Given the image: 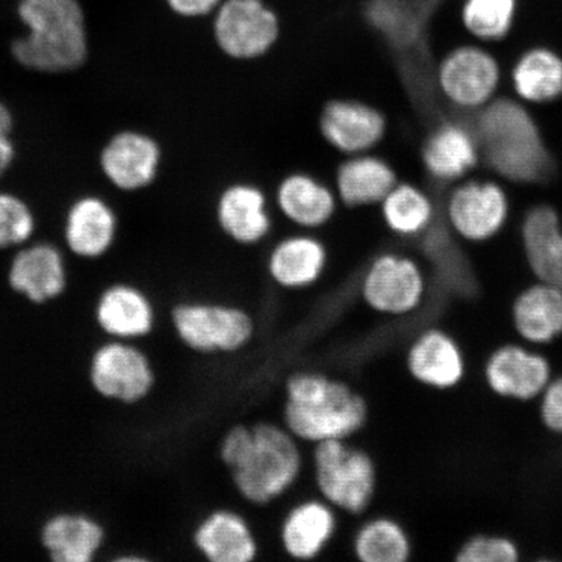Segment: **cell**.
<instances>
[{
    "label": "cell",
    "instance_id": "1",
    "mask_svg": "<svg viewBox=\"0 0 562 562\" xmlns=\"http://www.w3.org/2000/svg\"><path fill=\"white\" fill-rule=\"evenodd\" d=\"M302 442L277 422L231 426L217 453L232 487L252 507L265 508L296 487L305 470Z\"/></svg>",
    "mask_w": 562,
    "mask_h": 562
},
{
    "label": "cell",
    "instance_id": "2",
    "mask_svg": "<svg viewBox=\"0 0 562 562\" xmlns=\"http://www.w3.org/2000/svg\"><path fill=\"white\" fill-rule=\"evenodd\" d=\"M281 425L304 445L353 439L369 419L361 392L342 379L319 371H297L286 378Z\"/></svg>",
    "mask_w": 562,
    "mask_h": 562
},
{
    "label": "cell",
    "instance_id": "3",
    "mask_svg": "<svg viewBox=\"0 0 562 562\" xmlns=\"http://www.w3.org/2000/svg\"><path fill=\"white\" fill-rule=\"evenodd\" d=\"M24 37L13 41V58L42 74L80 68L88 58L86 15L77 0H21Z\"/></svg>",
    "mask_w": 562,
    "mask_h": 562
},
{
    "label": "cell",
    "instance_id": "4",
    "mask_svg": "<svg viewBox=\"0 0 562 562\" xmlns=\"http://www.w3.org/2000/svg\"><path fill=\"white\" fill-rule=\"evenodd\" d=\"M475 138L487 165L503 178L537 184L552 175V157L524 105L502 98L476 119Z\"/></svg>",
    "mask_w": 562,
    "mask_h": 562
},
{
    "label": "cell",
    "instance_id": "5",
    "mask_svg": "<svg viewBox=\"0 0 562 562\" xmlns=\"http://www.w3.org/2000/svg\"><path fill=\"white\" fill-rule=\"evenodd\" d=\"M312 480L323 501L349 517H361L374 502L378 469L374 459L351 439L312 446Z\"/></svg>",
    "mask_w": 562,
    "mask_h": 562
},
{
    "label": "cell",
    "instance_id": "6",
    "mask_svg": "<svg viewBox=\"0 0 562 562\" xmlns=\"http://www.w3.org/2000/svg\"><path fill=\"white\" fill-rule=\"evenodd\" d=\"M170 321L179 341L203 356L238 353L257 331L252 315L232 302L181 301L172 307Z\"/></svg>",
    "mask_w": 562,
    "mask_h": 562
},
{
    "label": "cell",
    "instance_id": "7",
    "mask_svg": "<svg viewBox=\"0 0 562 562\" xmlns=\"http://www.w3.org/2000/svg\"><path fill=\"white\" fill-rule=\"evenodd\" d=\"M210 19L217 50L231 60L262 59L280 40L281 19L266 0H223Z\"/></svg>",
    "mask_w": 562,
    "mask_h": 562
},
{
    "label": "cell",
    "instance_id": "8",
    "mask_svg": "<svg viewBox=\"0 0 562 562\" xmlns=\"http://www.w3.org/2000/svg\"><path fill=\"white\" fill-rule=\"evenodd\" d=\"M88 376L98 395L125 405L143 402L157 384L149 356L122 341L103 344L94 351Z\"/></svg>",
    "mask_w": 562,
    "mask_h": 562
},
{
    "label": "cell",
    "instance_id": "9",
    "mask_svg": "<svg viewBox=\"0 0 562 562\" xmlns=\"http://www.w3.org/2000/svg\"><path fill=\"white\" fill-rule=\"evenodd\" d=\"M361 297L372 312L406 315L417 311L426 293V279L419 265L402 252L385 251L364 270Z\"/></svg>",
    "mask_w": 562,
    "mask_h": 562
},
{
    "label": "cell",
    "instance_id": "10",
    "mask_svg": "<svg viewBox=\"0 0 562 562\" xmlns=\"http://www.w3.org/2000/svg\"><path fill=\"white\" fill-rule=\"evenodd\" d=\"M319 132L326 143L344 157L371 153L382 143L386 132L383 112L358 100L328 101L323 105Z\"/></svg>",
    "mask_w": 562,
    "mask_h": 562
},
{
    "label": "cell",
    "instance_id": "11",
    "mask_svg": "<svg viewBox=\"0 0 562 562\" xmlns=\"http://www.w3.org/2000/svg\"><path fill=\"white\" fill-rule=\"evenodd\" d=\"M501 69L494 56L482 47L461 46L441 60L438 86L449 101L463 109L486 104L494 95Z\"/></svg>",
    "mask_w": 562,
    "mask_h": 562
},
{
    "label": "cell",
    "instance_id": "12",
    "mask_svg": "<svg viewBox=\"0 0 562 562\" xmlns=\"http://www.w3.org/2000/svg\"><path fill=\"white\" fill-rule=\"evenodd\" d=\"M331 504L318 496L302 497L293 503L279 526V544L286 558L313 561L334 543L339 516Z\"/></svg>",
    "mask_w": 562,
    "mask_h": 562
},
{
    "label": "cell",
    "instance_id": "13",
    "mask_svg": "<svg viewBox=\"0 0 562 562\" xmlns=\"http://www.w3.org/2000/svg\"><path fill=\"white\" fill-rule=\"evenodd\" d=\"M509 203L503 189L490 181H470L448 200V221L469 241H486L508 220Z\"/></svg>",
    "mask_w": 562,
    "mask_h": 562
},
{
    "label": "cell",
    "instance_id": "14",
    "mask_svg": "<svg viewBox=\"0 0 562 562\" xmlns=\"http://www.w3.org/2000/svg\"><path fill=\"white\" fill-rule=\"evenodd\" d=\"M192 544L210 562H251L261 554V543L248 518L231 508L207 512L194 526Z\"/></svg>",
    "mask_w": 562,
    "mask_h": 562
},
{
    "label": "cell",
    "instance_id": "15",
    "mask_svg": "<svg viewBox=\"0 0 562 562\" xmlns=\"http://www.w3.org/2000/svg\"><path fill=\"white\" fill-rule=\"evenodd\" d=\"M158 140L144 132L116 133L103 147L101 167L112 186L136 192L156 181L161 165Z\"/></svg>",
    "mask_w": 562,
    "mask_h": 562
},
{
    "label": "cell",
    "instance_id": "16",
    "mask_svg": "<svg viewBox=\"0 0 562 562\" xmlns=\"http://www.w3.org/2000/svg\"><path fill=\"white\" fill-rule=\"evenodd\" d=\"M217 226L231 241L255 246L269 237L272 217L262 188L238 181L223 189L215 205Z\"/></svg>",
    "mask_w": 562,
    "mask_h": 562
},
{
    "label": "cell",
    "instance_id": "17",
    "mask_svg": "<svg viewBox=\"0 0 562 562\" xmlns=\"http://www.w3.org/2000/svg\"><path fill=\"white\" fill-rule=\"evenodd\" d=\"M327 265V246L306 231L273 244L267 255L266 271L280 290L297 292L318 283Z\"/></svg>",
    "mask_w": 562,
    "mask_h": 562
},
{
    "label": "cell",
    "instance_id": "18",
    "mask_svg": "<svg viewBox=\"0 0 562 562\" xmlns=\"http://www.w3.org/2000/svg\"><path fill=\"white\" fill-rule=\"evenodd\" d=\"M279 213L294 227L315 231L334 220L339 205L335 189L307 172H291L279 181L276 191Z\"/></svg>",
    "mask_w": 562,
    "mask_h": 562
},
{
    "label": "cell",
    "instance_id": "19",
    "mask_svg": "<svg viewBox=\"0 0 562 562\" xmlns=\"http://www.w3.org/2000/svg\"><path fill=\"white\" fill-rule=\"evenodd\" d=\"M9 283L13 291L42 305L61 296L67 286L65 258L56 246L34 244L12 259Z\"/></svg>",
    "mask_w": 562,
    "mask_h": 562
},
{
    "label": "cell",
    "instance_id": "20",
    "mask_svg": "<svg viewBox=\"0 0 562 562\" xmlns=\"http://www.w3.org/2000/svg\"><path fill=\"white\" fill-rule=\"evenodd\" d=\"M40 542L54 562H90L102 550L105 530L81 512L55 513L42 524Z\"/></svg>",
    "mask_w": 562,
    "mask_h": 562
},
{
    "label": "cell",
    "instance_id": "21",
    "mask_svg": "<svg viewBox=\"0 0 562 562\" xmlns=\"http://www.w3.org/2000/svg\"><path fill=\"white\" fill-rule=\"evenodd\" d=\"M95 321L104 334L122 340H137L156 328V307L147 294L131 284L105 290L95 306Z\"/></svg>",
    "mask_w": 562,
    "mask_h": 562
},
{
    "label": "cell",
    "instance_id": "22",
    "mask_svg": "<svg viewBox=\"0 0 562 562\" xmlns=\"http://www.w3.org/2000/svg\"><path fill=\"white\" fill-rule=\"evenodd\" d=\"M486 378L498 395L530 400L550 383L551 369L544 357L521 347L507 346L490 357Z\"/></svg>",
    "mask_w": 562,
    "mask_h": 562
},
{
    "label": "cell",
    "instance_id": "23",
    "mask_svg": "<svg viewBox=\"0 0 562 562\" xmlns=\"http://www.w3.org/2000/svg\"><path fill=\"white\" fill-rule=\"evenodd\" d=\"M397 175L385 159L371 153L346 157L335 172V193L351 209L379 205L393 187Z\"/></svg>",
    "mask_w": 562,
    "mask_h": 562
},
{
    "label": "cell",
    "instance_id": "24",
    "mask_svg": "<svg viewBox=\"0 0 562 562\" xmlns=\"http://www.w3.org/2000/svg\"><path fill=\"white\" fill-rule=\"evenodd\" d=\"M407 370L422 384L451 389L463 375V358L452 337L440 329H427L407 350Z\"/></svg>",
    "mask_w": 562,
    "mask_h": 562
},
{
    "label": "cell",
    "instance_id": "25",
    "mask_svg": "<svg viewBox=\"0 0 562 562\" xmlns=\"http://www.w3.org/2000/svg\"><path fill=\"white\" fill-rule=\"evenodd\" d=\"M522 241L532 272L543 283L562 290V227L557 210L547 205L531 209L522 224Z\"/></svg>",
    "mask_w": 562,
    "mask_h": 562
},
{
    "label": "cell",
    "instance_id": "26",
    "mask_svg": "<svg viewBox=\"0 0 562 562\" xmlns=\"http://www.w3.org/2000/svg\"><path fill=\"white\" fill-rule=\"evenodd\" d=\"M117 220L108 203L98 196H82L70 206L66 220V243L81 258H98L114 244Z\"/></svg>",
    "mask_w": 562,
    "mask_h": 562
},
{
    "label": "cell",
    "instance_id": "27",
    "mask_svg": "<svg viewBox=\"0 0 562 562\" xmlns=\"http://www.w3.org/2000/svg\"><path fill=\"white\" fill-rule=\"evenodd\" d=\"M480 146L475 135L456 123L441 124L428 136L422 160L434 179L451 181L462 178L476 165Z\"/></svg>",
    "mask_w": 562,
    "mask_h": 562
},
{
    "label": "cell",
    "instance_id": "28",
    "mask_svg": "<svg viewBox=\"0 0 562 562\" xmlns=\"http://www.w3.org/2000/svg\"><path fill=\"white\" fill-rule=\"evenodd\" d=\"M513 321L527 341L546 344L562 334V290L548 283L527 288L513 306Z\"/></svg>",
    "mask_w": 562,
    "mask_h": 562
},
{
    "label": "cell",
    "instance_id": "29",
    "mask_svg": "<svg viewBox=\"0 0 562 562\" xmlns=\"http://www.w3.org/2000/svg\"><path fill=\"white\" fill-rule=\"evenodd\" d=\"M513 83L527 102L550 103L562 95V58L547 47H532L513 69Z\"/></svg>",
    "mask_w": 562,
    "mask_h": 562
},
{
    "label": "cell",
    "instance_id": "30",
    "mask_svg": "<svg viewBox=\"0 0 562 562\" xmlns=\"http://www.w3.org/2000/svg\"><path fill=\"white\" fill-rule=\"evenodd\" d=\"M351 552L361 562H405L411 559V539L395 519L378 516L367 519L355 531Z\"/></svg>",
    "mask_w": 562,
    "mask_h": 562
},
{
    "label": "cell",
    "instance_id": "31",
    "mask_svg": "<svg viewBox=\"0 0 562 562\" xmlns=\"http://www.w3.org/2000/svg\"><path fill=\"white\" fill-rule=\"evenodd\" d=\"M379 206L385 227L396 236L416 237L431 226V200L422 189L409 182H397Z\"/></svg>",
    "mask_w": 562,
    "mask_h": 562
},
{
    "label": "cell",
    "instance_id": "32",
    "mask_svg": "<svg viewBox=\"0 0 562 562\" xmlns=\"http://www.w3.org/2000/svg\"><path fill=\"white\" fill-rule=\"evenodd\" d=\"M438 279L449 293L470 297L477 290L468 258L446 228L435 227L425 244Z\"/></svg>",
    "mask_w": 562,
    "mask_h": 562
},
{
    "label": "cell",
    "instance_id": "33",
    "mask_svg": "<svg viewBox=\"0 0 562 562\" xmlns=\"http://www.w3.org/2000/svg\"><path fill=\"white\" fill-rule=\"evenodd\" d=\"M516 13L517 0H465L461 18L475 38L497 42L512 31Z\"/></svg>",
    "mask_w": 562,
    "mask_h": 562
},
{
    "label": "cell",
    "instance_id": "34",
    "mask_svg": "<svg viewBox=\"0 0 562 562\" xmlns=\"http://www.w3.org/2000/svg\"><path fill=\"white\" fill-rule=\"evenodd\" d=\"M33 211L18 195L0 193V249L26 243L33 235Z\"/></svg>",
    "mask_w": 562,
    "mask_h": 562
},
{
    "label": "cell",
    "instance_id": "35",
    "mask_svg": "<svg viewBox=\"0 0 562 562\" xmlns=\"http://www.w3.org/2000/svg\"><path fill=\"white\" fill-rule=\"evenodd\" d=\"M518 558V548L512 540L483 536L470 539L457 554L460 562H515Z\"/></svg>",
    "mask_w": 562,
    "mask_h": 562
},
{
    "label": "cell",
    "instance_id": "36",
    "mask_svg": "<svg viewBox=\"0 0 562 562\" xmlns=\"http://www.w3.org/2000/svg\"><path fill=\"white\" fill-rule=\"evenodd\" d=\"M542 418L554 432L562 434V378L548 383L543 391Z\"/></svg>",
    "mask_w": 562,
    "mask_h": 562
},
{
    "label": "cell",
    "instance_id": "37",
    "mask_svg": "<svg viewBox=\"0 0 562 562\" xmlns=\"http://www.w3.org/2000/svg\"><path fill=\"white\" fill-rule=\"evenodd\" d=\"M173 15L186 20H203L214 15L223 0H165Z\"/></svg>",
    "mask_w": 562,
    "mask_h": 562
},
{
    "label": "cell",
    "instance_id": "38",
    "mask_svg": "<svg viewBox=\"0 0 562 562\" xmlns=\"http://www.w3.org/2000/svg\"><path fill=\"white\" fill-rule=\"evenodd\" d=\"M13 116L7 105L0 101V179L10 170L15 159V145L12 143Z\"/></svg>",
    "mask_w": 562,
    "mask_h": 562
}]
</instances>
